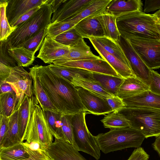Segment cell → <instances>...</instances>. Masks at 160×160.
I'll use <instances>...</instances> for the list:
<instances>
[{
  "mask_svg": "<svg viewBox=\"0 0 160 160\" xmlns=\"http://www.w3.org/2000/svg\"><path fill=\"white\" fill-rule=\"evenodd\" d=\"M51 101L62 114H74L86 112L78 88L52 72L48 66L32 67Z\"/></svg>",
  "mask_w": 160,
  "mask_h": 160,
  "instance_id": "6da1fadb",
  "label": "cell"
},
{
  "mask_svg": "<svg viewBox=\"0 0 160 160\" xmlns=\"http://www.w3.org/2000/svg\"><path fill=\"white\" fill-rule=\"evenodd\" d=\"M120 35L128 39L142 38L160 40V34L153 14L136 12L117 18Z\"/></svg>",
  "mask_w": 160,
  "mask_h": 160,
  "instance_id": "7a4b0ae2",
  "label": "cell"
},
{
  "mask_svg": "<svg viewBox=\"0 0 160 160\" xmlns=\"http://www.w3.org/2000/svg\"><path fill=\"white\" fill-rule=\"evenodd\" d=\"M95 138L100 150L105 154L128 148H139L145 138L141 132L130 127L111 129Z\"/></svg>",
  "mask_w": 160,
  "mask_h": 160,
  "instance_id": "3957f363",
  "label": "cell"
},
{
  "mask_svg": "<svg viewBox=\"0 0 160 160\" xmlns=\"http://www.w3.org/2000/svg\"><path fill=\"white\" fill-rule=\"evenodd\" d=\"M53 13L50 4L42 5L29 19L18 25L7 39L8 49L18 47L31 37L47 28Z\"/></svg>",
  "mask_w": 160,
  "mask_h": 160,
  "instance_id": "277c9868",
  "label": "cell"
},
{
  "mask_svg": "<svg viewBox=\"0 0 160 160\" xmlns=\"http://www.w3.org/2000/svg\"><path fill=\"white\" fill-rule=\"evenodd\" d=\"M118 112L128 120L130 127L141 132L145 138L160 135V110L125 107Z\"/></svg>",
  "mask_w": 160,
  "mask_h": 160,
  "instance_id": "5b68a950",
  "label": "cell"
},
{
  "mask_svg": "<svg viewBox=\"0 0 160 160\" xmlns=\"http://www.w3.org/2000/svg\"><path fill=\"white\" fill-rule=\"evenodd\" d=\"M24 140L28 143L34 141L38 142L45 150L53 142V136L44 111L39 105L36 103L35 99L22 142Z\"/></svg>",
  "mask_w": 160,
  "mask_h": 160,
  "instance_id": "8992f818",
  "label": "cell"
},
{
  "mask_svg": "<svg viewBox=\"0 0 160 160\" xmlns=\"http://www.w3.org/2000/svg\"><path fill=\"white\" fill-rule=\"evenodd\" d=\"M88 113L83 111L73 114L72 122L74 139L79 151L87 153L98 160L101 156V150L95 136L90 133L87 127L85 116Z\"/></svg>",
  "mask_w": 160,
  "mask_h": 160,
  "instance_id": "52a82bcc",
  "label": "cell"
},
{
  "mask_svg": "<svg viewBox=\"0 0 160 160\" xmlns=\"http://www.w3.org/2000/svg\"><path fill=\"white\" fill-rule=\"evenodd\" d=\"M128 39L149 68H160V40L138 38Z\"/></svg>",
  "mask_w": 160,
  "mask_h": 160,
  "instance_id": "ba28073f",
  "label": "cell"
},
{
  "mask_svg": "<svg viewBox=\"0 0 160 160\" xmlns=\"http://www.w3.org/2000/svg\"><path fill=\"white\" fill-rule=\"evenodd\" d=\"M32 81L30 73L22 67L18 66L12 68L10 74L4 82L12 86L18 98L15 111L18 109L25 95L29 97L33 95Z\"/></svg>",
  "mask_w": 160,
  "mask_h": 160,
  "instance_id": "9c48e42d",
  "label": "cell"
},
{
  "mask_svg": "<svg viewBox=\"0 0 160 160\" xmlns=\"http://www.w3.org/2000/svg\"><path fill=\"white\" fill-rule=\"evenodd\" d=\"M117 42L121 48L135 77L149 87L151 69L146 65L128 39L120 35Z\"/></svg>",
  "mask_w": 160,
  "mask_h": 160,
  "instance_id": "30bf717a",
  "label": "cell"
},
{
  "mask_svg": "<svg viewBox=\"0 0 160 160\" xmlns=\"http://www.w3.org/2000/svg\"><path fill=\"white\" fill-rule=\"evenodd\" d=\"M79 95L86 112L96 115L113 112L106 98L100 97L83 88H78Z\"/></svg>",
  "mask_w": 160,
  "mask_h": 160,
  "instance_id": "8fae6325",
  "label": "cell"
},
{
  "mask_svg": "<svg viewBox=\"0 0 160 160\" xmlns=\"http://www.w3.org/2000/svg\"><path fill=\"white\" fill-rule=\"evenodd\" d=\"M46 151L52 160H86L72 145L62 139L55 138Z\"/></svg>",
  "mask_w": 160,
  "mask_h": 160,
  "instance_id": "7c38bea8",
  "label": "cell"
},
{
  "mask_svg": "<svg viewBox=\"0 0 160 160\" xmlns=\"http://www.w3.org/2000/svg\"><path fill=\"white\" fill-rule=\"evenodd\" d=\"M70 46L62 44L52 38L46 35L41 47L37 58L46 63L53 62L67 54Z\"/></svg>",
  "mask_w": 160,
  "mask_h": 160,
  "instance_id": "4fadbf2b",
  "label": "cell"
},
{
  "mask_svg": "<svg viewBox=\"0 0 160 160\" xmlns=\"http://www.w3.org/2000/svg\"><path fill=\"white\" fill-rule=\"evenodd\" d=\"M56 65L80 68L92 72L120 77L111 65L106 61L101 58L70 61Z\"/></svg>",
  "mask_w": 160,
  "mask_h": 160,
  "instance_id": "5bb4252c",
  "label": "cell"
},
{
  "mask_svg": "<svg viewBox=\"0 0 160 160\" xmlns=\"http://www.w3.org/2000/svg\"><path fill=\"white\" fill-rule=\"evenodd\" d=\"M47 0H9L6 8L8 21L11 26L24 13L46 3Z\"/></svg>",
  "mask_w": 160,
  "mask_h": 160,
  "instance_id": "9a60e30c",
  "label": "cell"
},
{
  "mask_svg": "<svg viewBox=\"0 0 160 160\" xmlns=\"http://www.w3.org/2000/svg\"><path fill=\"white\" fill-rule=\"evenodd\" d=\"M70 47L68 52L53 61V64H56L72 61L101 58L92 52L90 47L87 45L83 38Z\"/></svg>",
  "mask_w": 160,
  "mask_h": 160,
  "instance_id": "2e32d148",
  "label": "cell"
},
{
  "mask_svg": "<svg viewBox=\"0 0 160 160\" xmlns=\"http://www.w3.org/2000/svg\"><path fill=\"white\" fill-rule=\"evenodd\" d=\"M88 39L102 58L111 65L120 77L123 79L135 77L130 66L126 64L113 55L107 52L93 37H89Z\"/></svg>",
  "mask_w": 160,
  "mask_h": 160,
  "instance_id": "e0dca14e",
  "label": "cell"
},
{
  "mask_svg": "<svg viewBox=\"0 0 160 160\" xmlns=\"http://www.w3.org/2000/svg\"><path fill=\"white\" fill-rule=\"evenodd\" d=\"M122 100L126 108H146L160 110V95L149 90Z\"/></svg>",
  "mask_w": 160,
  "mask_h": 160,
  "instance_id": "ac0fdd59",
  "label": "cell"
},
{
  "mask_svg": "<svg viewBox=\"0 0 160 160\" xmlns=\"http://www.w3.org/2000/svg\"><path fill=\"white\" fill-rule=\"evenodd\" d=\"M93 0H67L54 13L51 23L62 21L85 8Z\"/></svg>",
  "mask_w": 160,
  "mask_h": 160,
  "instance_id": "d6986e66",
  "label": "cell"
},
{
  "mask_svg": "<svg viewBox=\"0 0 160 160\" xmlns=\"http://www.w3.org/2000/svg\"><path fill=\"white\" fill-rule=\"evenodd\" d=\"M98 14L85 18L74 27L83 38L105 36L102 27L98 19Z\"/></svg>",
  "mask_w": 160,
  "mask_h": 160,
  "instance_id": "ffe728a7",
  "label": "cell"
},
{
  "mask_svg": "<svg viewBox=\"0 0 160 160\" xmlns=\"http://www.w3.org/2000/svg\"><path fill=\"white\" fill-rule=\"evenodd\" d=\"M143 4L141 0H112L105 11L118 18L136 12H142Z\"/></svg>",
  "mask_w": 160,
  "mask_h": 160,
  "instance_id": "44dd1931",
  "label": "cell"
},
{
  "mask_svg": "<svg viewBox=\"0 0 160 160\" xmlns=\"http://www.w3.org/2000/svg\"><path fill=\"white\" fill-rule=\"evenodd\" d=\"M29 70L32 80V92L35 96L36 103L39 104L43 111H49L56 113L59 112L51 101L33 68H30Z\"/></svg>",
  "mask_w": 160,
  "mask_h": 160,
  "instance_id": "7402d4cb",
  "label": "cell"
},
{
  "mask_svg": "<svg viewBox=\"0 0 160 160\" xmlns=\"http://www.w3.org/2000/svg\"><path fill=\"white\" fill-rule=\"evenodd\" d=\"M149 90V87L136 77L124 79L117 93L116 96L122 99L139 94Z\"/></svg>",
  "mask_w": 160,
  "mask_h": 160,
  "instance_id": "603a6c76",
  "label": "cell"
},
{
  "mask_svg": "<svg viewBox=\"0 0 160 160\" xmlns=\"http://www.w3.org/2000/svg\"><path fill=\"white\" fill-rule=\"evenodd\" d=\"M112 0H93L83 9L62 22H72L76 24L88 17L105 11Z\"/></svg>",
  "mask_w": 160,
  "mask_h": 160,
  "instance_id": "cb8c5ba5",
  "label": "cell"
},
{
  "mask_svg": "<svg viewBox=\"0 0 160 160\" xmlns=\"http://www.w3.org/2000/svg\"><path fill=\"white\" fill-rule=\"evenodd\" d=\"M9 128L3 138L0 142V148L11 147L21 142L19 136L18 110L9 118Z\"/></svg>",
  "mask_w": 160,
  "mask_h": 160,
  "instance_id": "d4e9b609",
  "label": "cell"
},
{
  "mask_svg": "<svg viewBox=\"0 0 160 160\" xmlns=\"http://www.w3.org/2000/svg\"><path fill=\"white\" fill-rule=\"evenodd\" d=\"M72 84L75 87H80L104 98L115 96L108 92L92 76L88 78L81 76H77L74 78Z\"/></svg>",
  "mask_w": 160,
  "mask_h": 160,
  "instance_id": "484cf974",
  "label": "cell"
},
{
  "mask_svg": "<svg viewBox=\"0 0 160 160\" xmlns=\"http://www.w3.org/2000/svg\"><path fill=\"white\" fill-rule=\"evenodd\" d=\"M34 102L35 98L33 95L31 97L25 95L18 109L19 136L21 142Z\"/></svg>",
  "mask_w": 160,
  "mask_h": 160,
  "instance_id": "4316f807",
  "label": "cell"
},
{
  "mask_svg": "<svg viewBox=\"0 0 160 160\" xmlns=\"http://www.w3.org/2000/svg\"><path fill=\"white\" fill-rule=\"evenodd\" d=\"M54 73L72 83L74 78L79 76L88 78L92 77V72L78 68L65 67L53 64L48 66Z\"/></svg>",
  "mask_w": 160,
  "mask_h": 160,
  "instance_id": "83f0119b",
  "label": "cell"
},
{
  "mask_svg": "<svg viewBox=\"0 0 160 160\" xmlns=\"http://www.w3.org/2000/svg\"><path fill=\"white\" fill-rule=\"evenodd\" d=\"M98 17L105 36L117 42L120 36L117 25V18L105 11L98 14Z\"/></svg>",
  "mask_w": 160,
  "mask_h": 160,
  "instance_id": "f1b7e54d",
  "label": "cell"
},
{
  "mask_svg": "<svg viewBox=\"0 0 160 160\" xmlns=\"http://www.w3.org/2000/svg\"><path fill=\"white\" fill-rule=\"evenodd\" d=\"M92 77L108 92L115 96L124 80L119 77L92 72Z\"/></svg>",
  "mask_w": 160,
  "mask_h": 160,
  "instance_id": "f546056e",
  "label": "cell"
},
{
  "mask_svg": "<svg viewBox=\"0 0 160 160\" xmlns=\"http://www.w3.org/2000/svg\"><path fill=\"white\" fill-rule=\"evenodd\" d=\"M93 38L107 52L130 66L121 48L117 42L105 36Z\"/></svg>",
  "mask_w": 160,
  "mask_h": 160,
  "instance_id": "4dcf8cb0",
  "label": "cell"
},
{
  "mask_svg": "<svg viewBox=\"0 0 160 160\" xmlns=\"http://www.w3.org/2000/svg\"><path fill=\"white\" fill-rule=\"evenodd\" d=\"M8 52L19 66L28 67L33 63L35 59V53L23 47L9 48Z\"/></svg>",
  "mask_w": 160,
  "mask_h": 160,
  "instance_id": "1f68e13d",
  "label": "cell"
},
{
  "mask_svg": "<svg viewBox=\"0 0 160 160\" xmlns=\"http://www.w3.org/2000/svg\"><path fill=\"white\" fill-rule=\"evenodd\" d=\"M29 155L22 143L7 148H0V160H22Z\"/></svg>",
  "mask_w": 160,
  "mask_h": 160,
  "instance_id": "d6a6232c",
  "label": "cell"
},
{
  "mask_svg": "<svg viewBox=\"0 0 160 160\" xmlns=\"http://www.w3.org/2000/svg\"><path fill=\"white\" fill-rule=\"evenodd\" d=\"M18 102L16 93L0 94V115L9 117L15 111Z\"/></svg>",
  "mask_w": 160,
  "mask_h": 160,
  "instance_id": "836d02e7",
  "label": "cell"
},
{
  "mask_svg": "<svg viewBox=\"0 0 160 160\" xmlns=\"http://www.w3.org/2000/svg\"><path fill=\"white\" fill-rule=\"evenodd\" d=\"M52 134L55 138L62 139V114L43 111Z\"/></svg>",
  "mask_w": 160,
  "mask_h": 160,
  "instance_id": "e575fe53",
  "label": "cell"
},
{
  "mask_svg": "<svg viewBox=\"0 0 160 160\" xmlns=\"http://www.w3.org/2000/svg\"><path fill=\"white\" fill-rule=\"evenodd\" d=\"M105 128L111 129L128 128L130 127L128 120L121 113L118 111L113 112L106 115L101 120Z\"/></svg>",
  "mask_w": 160,
  "mask_h": 160,
  "instance_id": "d590c367",
  "label": "cell"
},
{
  "mask_svg": "<svg viewBox=\"0 0 160 160\" xmlns=\"http://www.w3.org/2000/svg\"><path fill=\"white\" fill-rule=\"evenodd\" d=\"M8 3V0H0V41L7 39L16 28L11 27L8 21L6 14Z\"/></svg>",
  "mask_w": 160,
  "mask_h": 160,
  "instance_id": "8d00e7d4",
  "label": "cell"
},
{
  "mask_svg": "<svg viewBox=\"0 0 160 160\" xmlns=\"http://www.w3.org/2000/svg\"><path fill=\"white\" fill-rule=\"evenodd\" d=\"M73 115V114H62V140L69 142L78 150L74 139L72 122Z\"/></svg>",
  "mask_w": 160,
  "mask_h": 160,
  "instance_id": "74e56055",
  "label": "cell"
},
{
  "mask_svg": "<svg viewBox=\"0 0 160 160\" xmlns=\"http://www.w3.org/2000/svg\"><path fill=\"white\" fill-rule=\"evenodd\" d=\"M47 33V28H44L31 37L18 47L24 48L35 53L41 47Z\"/></svg>",
  "mask_w": 160,
  "mask_h": 160,
  "instance_id": "f35d334b",
  "label": "cell"
},
{
  "mask_svg": "<svg viewBox=\"0 0 160 160\" xmlns=\"http://www.w3.org/2000/svg\"><path fill=\"white\" fill-rule=\"evenodd\" d=\"M82 38L73 27L60 34L54 39L64 45L70 46Z\"/></svg>",
  "mask_w": 160,
  "mask_h": 160,
  "instance_id": "ab89813d",
  "label": "cell"
},
{
  "mask_svg": "<svg viewBox=\"0 0 160 160\" xmlns=\"http://www.w3.org/2000/svg\"><path fill=\"white\" fill-rule=\"evenodd\" d=\"M76 24L72 22H60L51 23L47 28V35L54 39L62 32L74 27Z\"/></svg>",
  "mask_w": 160,
  "mask_h": 160,
  "instance_id": "60d3db41",
  "label": "cell"
},
{
  "mask_svg": "<svg viewBox=\"0 0 160 160\" xmlns=\"http://www.w3.org/2000/svg\"><path fill=\"white\" fill-rule=\"evenodd\" d=\"M7 39L0 41V62L7 66L13 68L18 65L14 60L9 55Z\"/></svg>",
  "mask_w": 160,
  "mask_h": 160,
  "instance_id": "b9f144b4",
  "label": "cell"
},
{
  "mask_svg": "<svg viewBox=\"0 0 160 160\" xmlns=\"http://www.w3.org/2000/svg\"><path fill=\"white\" fill-rule=\"evenodd\" d=\"M22 143L25 150L29 155V157L22 160H52L46 150H33L31 149L25 142Z\"/></svg>",
  "mask_w": 160,
  "mask_h": 160,
  "instance_id": "7bdbcfd3",
  "label": "cell"
},
{
  "mask_svg": "<svg viewBox=\"0 0 160 160\" xmlns=\"http://www.w3.org/2000/svg\"><path fill=\"white\" fill-rule=\"evenodd\" d=\"M149 90L160 95V74L152 69L150 75Z\"/></svg>",
  "mask_w": 160,
  "mask_h": 160,
  "instance_id": "ee69618b",
  "label": "cell"
},
{
  "mask_svg": "<svg viewBox=\"0 0 160 160\" xmlns=\"http://www.w3.org/2000/svg\"><path fill=\"white\" fill-rule=\"evenodd\" d=\"M106 101L113 112L118 111L125 107V104L122 99L117 96L112 98H106Z\"/></svg>",
  "mask_w": 160,
  "mask_h": 160,
  "instance_id": "f6af8a7d",
  "label": "cell"
},
{
  "mask_svg": "<svg viewBox=\"0 0 160 160\" xmlns=\"http://www.w3.org/2000/svg\"><path fill=\"white\" fill-rule=\"evenodd\" d=\"M41 6L34 7L20 17L11 27L14 28H16L18 25L27 21L38 10Z\"/></svg>",
  "mask_w": 160,
  "mask_h": 160,
  "instance_id": "bcb514c9",
  "label": "cell"
},
{
  "mask_svg": "<svg viewBox=\"0 0 160 160\" xmlns=\"http://www.w3.org/2000/svg\"><path fill=\"white\" fill-rule=\"evenodd\" d=\"M149 158L148 154L143 148L140 147L134 149L128 160H146Z\"/></svg>",
  "mask_w": 160,
  "mask_h": 160,
  "instance_id": "7dc6e473",
  "label": "cell"
},
{
  "mask_svg": "<svg viewBox=\"0 0 160 160\" xmlns=\"http://www.w3.org/2000/svg\"><path fill=\"white\" fill-rule=\"evenodd\" d=\"M9 118L0 115V142L2 140L8 130Z\"/></svg>",
  "mask_w": 160,
  "mask_h": 160,
  "instance_id": "c3c4849f",
  "label": "cell"
},
{
  "mask_svg": "<svg viewBox=\"0 0 160 160\" xmlns=\"http://www.w3.org/2000/svg\"><path fill=\"white\" fill-rule=\"evenodd\" d=\"M160 9V0H146L143 8V12H149Z\"/></svg>",
  "mask_w": 160,
  "mask_h": 160,
  "instance_id": "681fc988",
  "label": "cell"
},
{
  "mask_svg": "<svg viewBox=\"0 0 160 160\" xmlns=\"http://www.w3.org/2000/svg\"><path fill=\"white\" fill-rule=\"evenodd\" d=\"M12 68L0 63V83L4 82L8 77Z\"/></svg>",
  "mask_w": 160,
  "mask_h": 160,
  "instance_id": "f907efd6",
  "label": "cell"
},
{
  "mask_svg": "<svg viewBox=\"0 0 160 160\" xmlns=\"http://www.w3.org/2000/svg\"><path fill=\"white\" fill-rule=\"evenodd\" d=\"M0 94L8 92L16 93L12 86L7 82L0 83Z\"/></svg>",
  "mask_w": 160,
  "mask_h": 160,
  "instance_id": "816d5d0a",
  "label": "cell"
},
{
  "mask_svg": "<svg viewBox=\"0 0 160 160\" xmlns=\"http://www.w3.org/2000/svg\"><path fill=\"white\" fill-rule=\"evenodd\" d=\"M67 0H47V3L50 5L53 13L55 12L61 5Z\"/></svg>",
  "mask_w": 160,
  "mask_h": 160,
  "instance_id": "f5cc1de1",
  "label": "cell"
},
{
  "mask_svg": "<svg viewBox=\"0 0 160 160\" xmlns=\"http://www.w3.org/2000/svg\"><path fill=\"white\" fill-rule=\"evenodd\" d=\"M28 146L32 149L35 150H39L43 149L40 144L37 142H32L30 143H28L25 142Z\"/></svg>",
  "mask_w": 160,
  "mask_h": 160,
  "instance_id": "db71d44e",
  "label": "cell"
},
{
  "mask_svg": "<svg viewBox=\"0 0 160 160\" xmlns=\"http://www.w3.org/2000/svg\"><path fill=\"white\" fill-rule=\"evenodd\" d=\"M152 146L155 150L160 155V135L156 137Z\"/></svg>",
  "mask_w": 160,
  "mask_h": 160,
  "instance_id": "11a10c76",
  "label": "cell"
},
{
  "mask_svg": "<svg viewBox=\"0 0 160 160\" xmlns=\"http://www.w3.org/2000/svg\"><path fill=\"white\" fill-rule=\"evenodd\" d=\"M157 25H160V9L153 14Z\"/></svg>",
  "mask_w": 160,
  "mask_h": 160,
  "instance_id": "9f6ffc18",
  "label": "cell"
},
{
  "mask_svg": "<svg viewBox=\"0 0 160 160\" xmlns=\"http://www.w3.org/2000/svg\"><path fill=\"white\" fill-rule=\"evenodd\" d=\"M158 31L159 32V33L160 34V25H157Z\"/></svg>",
  "mask_w": 160,
  "mask_h": 160,
  "instance_id": "6f0895ef",
  "label": "cell"
},
{
  "mask_svg": "<svg viewBox=\"0 0 160 160\" xmlns=\"http://www.w3.org/2000/svg\"><path fill=\"white\" fill-rule=\"evenodd\" d=\"M148 160V159H147V160Z\"/></svg>",
  "mask_w": 160,
  "mask_h": 160,
  "instance_id": "680465c9",
  "label": "cell"
}]
</instances>
